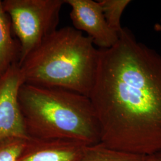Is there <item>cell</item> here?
<instances>
[{
	"instance_id": "cell-1",
	"label": "cell",
	"mask_w": 161,
	"mask_h": 161,
	"mask_svg": "<svg viewBox=\"0 0 161 161\" xmlns=\"http://www.w3.org/2000/svg\"><path fill=\"white\" fill-rule=\"evenodd\" d=\"M88 97L102 144L146 156L161 152V55L128 28H122L114 46L98 48Z\"/></svg>"
},
{
	"instance_id": "cell-2",
	"label": "cell",
	"mask_w": 161,
	"mask_h": 161,
	"mask_svg": "<svg viewBox=\"0 0 161 161\" xmlns=\"http://www.w3.org/2000/svg\"><path fill=\"white\" fill-rule=\"evenodd\" d=\"M18 100L28 137L74 140L86 146L100 143L99 122L86 96L24 83Z\"/></svg>"
},
{
	"instance_id": "cell-3",
	"label": "cell",
	"mask_w": 161,
	"mask_h": 161,
	"mask_svg": "<svg viewBox=\"0 0 161 161\" xmlns=\"http://www.w3.org/2000/svg\"><path fill=\"white\" fill-rule=\"evenodd\" d=\"M98 48L73 26L58 29L25 58L19 66L25 83L58 88L87 97L97 69Z\"/></svg>"
},
{
	"instance_id": "cell-4",
	"label": "cell",
	"mask_w": 161,
	"mask_h": 161,
	"mask_svg": "<svg viewBox=\"0 0 161 161\" xmlns=\"http://www.w3.org/2000/svg\"><path fill=\"white\" fill-rule=\"evenodd\" d=\"M2 3L20 44L19 64L58 29L64 0H4Z\"/></svg>"
},
{
	"instance_id": "cell-5",
	"label": "cell",
	"mask_w": 161,
	"mask_h": 161,
	"mask_svg": "<svg viewBox=\"0 0 161 161\" xmlns=\"http://www.w3.org/2000/svg\"><path fill=\"white\" fill-rule=\"evenodd\" d=\"M25 83L19 64H14L0 76V143L10 138L28 137L18 96Z\"/></svg>"
},
{
	"instance_id": "cell-6",
	"label": "cell",
	"mask_w": 161,
	"mask_h": 161,
	"mask_svg": "<svg viewBox=\"0 0 161 161\" xmlns=\"http://www.w3.org/2000/svg\"><path fill=\"white\" fill-rule=\"evenodd\" d=\"M64 3L71 7L70 17L73 27L86 33L94 46L100 49H106L117 42L119 35L110 28L98 1L64 0Z\"/></svg>"
},
{
	"instance_id": "cell-7",
	"label": "cell",
	"mask_w": 161,
	"mask_h": 161,
	"mask_svg": "<svg viewBox=\"0 0 161 161\" xmlns=\"http://www.w3.org/2000/svg\"><path fill=\"white\" fill-rule=\"evenodd\" d=\"M86 146L74 140L28 137L16 161H80Z\"/></svg>"
},
{
	"instance_id": "cell-8",
	"label": "cell",
	"mask_w": 161,
	"mask_h": 161,
	"mask_svg": "<svg viewBox=\"0 0 161 161\" xmlns=\"http://www.w3.org/2000/svg\"><path fill=\"white\" fill-rule=\"evenodd\" d=\"M20 54V42L13 36L10 17L0 0V76L13 64H19Z\"/></svg>"
},
{
	"instance_id": "cell-9",
	"label": "cell",
	"mask_w": 161,
	"mask_h": 161,
	"mask_svg": "<svg viewBox=\"0 0 161 161\" xmlns=\"http://www.w3.org/2000/svg\"><path fill=\"white\" fill-rule=\"evenodd\" d=\"M80 161H149L148 156L113 149L101 143L87 146Z\"/></svg>"
},
{
	"instance_id": "cell-10",
	"label": "cell",
	"mask_w": 161,
	"mask_h": 161,
	"mask_svg": "<svg viewBox=\"0 0 161 161\" xmlns=\"http://www.w3.org/2000/svg\"><path fill=\"white\" fill-rule=\"evenodd\" d=\"M98 2L102 7L105 20L110 28L119 34L122 29L121 25L122 14L131 1L100 0Z\"/></svg>"
},
{
	"instance_id": "cell-11",
	"label": "cell",
	"mask_w": 161,
	"mask_h": 161,
	"mask_svg": "<svg viewBox=\"0 0 161 161\" xmlns=\"http://www.w3.org/2000/svg\"><path fill=\"white\" fill-rule=\"evenodd\" d=\"M26 138H10L0 143V161H16Z\"/></svg>"
},
{
	"instance_id": "cell-12",
	"label": "cell",
	"mask_w": 161,
	"mask_h": 161,
	"mask_svg": "<svg viewBox=\"0 0 161 161\" xmlns=\"http://www.w3.org/2000/svg\"><path fill=\"white\" fill-rule=\"evenodd\" d=\"M149 161H161V152L148 156Z\"/></svg>"
},
{
	"instance_id": "cell-13",
	"label": "cell",
	"mask_w": 161,
	"mask_h": 161,
	"mask_svg": "<svg viewBox=\"0 0 161 161\" xmlns=\"http://www.w3.org/2000/svg\"></svg>"
}]
</instances>
